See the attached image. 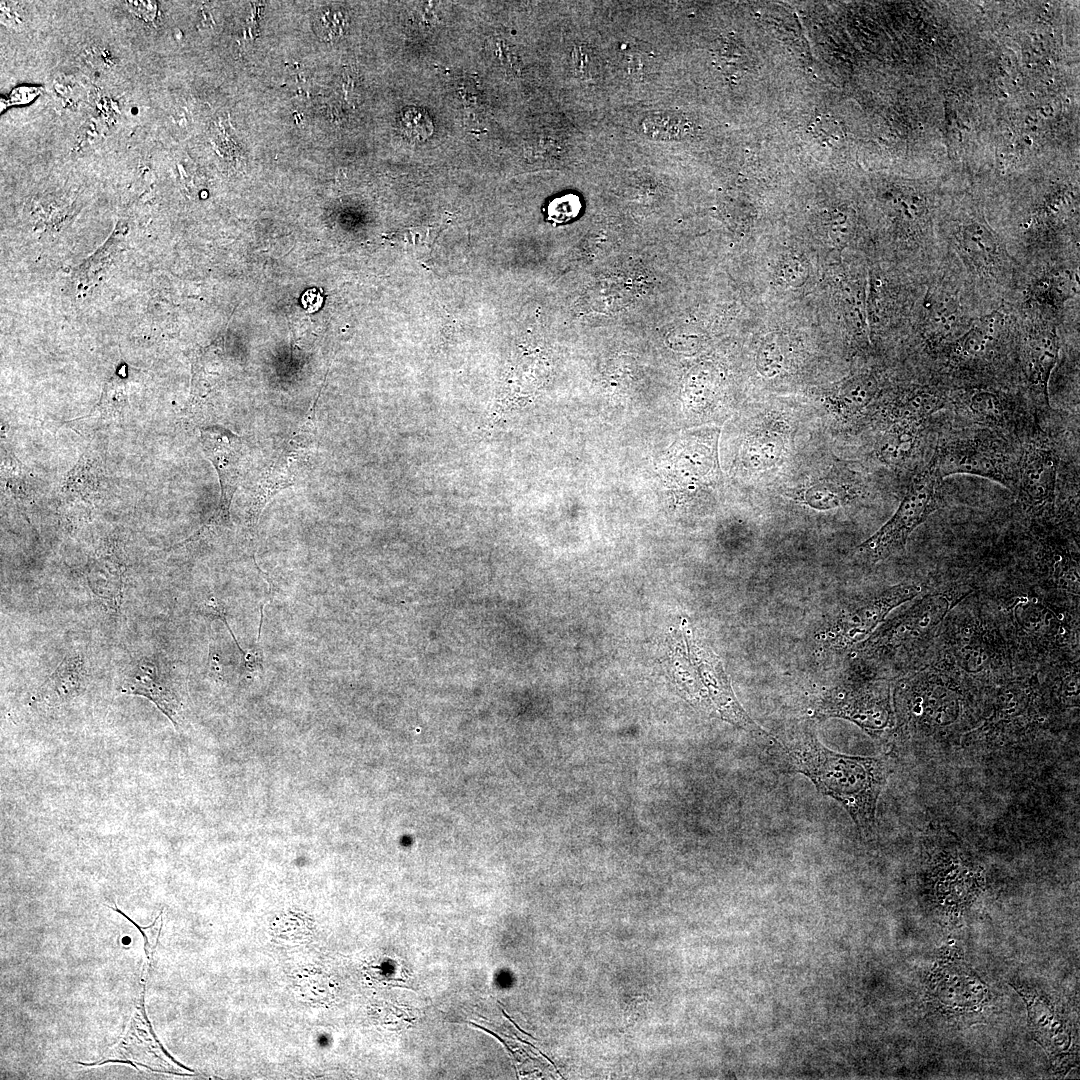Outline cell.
<instances>
[{
	"label": "cell",
	"mask_w": 1080,
	"mask_h": 1080,
	"mask_svg": "<svg viewBox=\"0 0 1080 1080\" xmlns=\"http://www.w3.org/2000/svg\"><path fill=\"white\" fill-rule=\"evenodd\" d=\"M641 131L657 140H681L693 132V124L680 114L661 112L644 118Z\"/></svg>",
	"instance_id": "22"
},
{
	"label": "cell",
	"mask_w": 1080,
	"mask_h": 1080,
	"mask_svg": "<svg viewBox=\"0 0 1080 1080\" xmlns=\"http://www.w3.org/2000/svg\"><path fill=\"white\" fill-rule=\"evenodd\" d=\"M315 290L316 289L309 290L304 294L308 296V305L306 306V308L317 309L320 306V304H317V302H315V298L320 297V294H314Z\"/></svg>",
	"instance_id": "30"
},
{
	"label": "cell",
	"mask_w": 1080,
	"mask_h": 1080,
	"mask_svg": "<svg viewBox=\"0 0 1080 1080\" xmlns=\"http://www.w3.org/2000/svg\"><path fill=\"white\" fill-rule=\"evenodd\" d=\"M715 55L721 67L731 74L742 75L750 68V57L746 47L732 37H726L717 42Z\"/></svg>",
	"instance_id": "26"
},
{
	"label": "cell",
	"mask_w": 1080,
	"mask_h": 1080,
	"mask_svg": "<svg viewBox=\"0 0 1080 1080\" xmlns=\"http://www.w3.org/2000/svg\"><path fill=\"white\" fill-rule=\"evenodd\" d=\"M123 567L115 560L102 558L88 567L87 580L92 592L110 609H118L122 599Z\"/></svg>",
	"instance_id": "20"
},
{
	"label": "cell",
	"mask_w": 1080,
	"mask_h": 1080,
	"mask_svg": "<svg viewBox=\"0 0 1080 1080\" xmlns=\"http://www.w3.org/2000/svg\"><path fill=\"white\" fill-rule=\"evenodd\" d=\"M876 391L877 385L872 378H856L842 390L838 399L839 409L845 415H853L868 405Z\"/></svg>",
	"instance_id": "24"
},
{
	"label": "cell",
	"mask_w": 1080,
	"mask_h": 1080,
	"mask_svg": "<svg viewBox=\"0 0 1080 1080\" xmlns=\"http://www.w3.org/2000/svg\"><path fill=\"white\" fill-rule=\"evenodd\" d=\"M940 479L953 474H970L1015 488L1017 479L1006 453L987 439H966L948 443L931 458Z\"/></svg>",
	"instance_id": "10"
},
{
	"label": "cell",
	"mask_w": 1080,
	"mask_h": 1080,
	"mask_svg": "<svg viewBox=\"0 0 1080 1080\" xmlns=\"http://www.w3.org/2000/svg\"><path fill=\"white\" fill-rule=\"evenodd\" d=\"M1058 456L1046 443L1032 444L1021 467L1019 491L1023 503L1036 513L1053 505L1057 481Z\"/></svg>",
	"instance_id": "13"
},
{
	"label": "cell",
	"mask_w": 1080,
	"mask_h": 1080,
	"mask_svg": "<svg viewBox=\"0 0 1080 1080\" xmlns=\"http://www.w3.org/2000/svg\"><path fill=\"white\" fill-rule=\"evenodd\" d=\"M1076 277L1068 268H1050L1032 280L1027 288V302L1037 307L1042 315L1058 313L1066 301L1077 294Z\"/></svg>",
	"instance_id": "15"
},
{
	"label": "cell",
	"mask_w": 1080,
	"mask_h": 1080,
	"mask_svg": "<svg viewBox=\"0 0 1080 1080\" xmlns=\"http://www.w3.org/2000/svg\"><path fill=\"white\" fill-rule=\"evenodd\" d=\"M593 56L585 46H579L574 51V64L576 71L583 77H588L593 67Z\"/></svg>",
	"instance_id": "28"
},
{
	"label": "cell",
	"mask_w": 1080,
	"mask_h": 1080,
	"mask_svg": "<svg viewBox=\"0 0 1080 1080\" xmlns=\"http://www.w3.org/2000/svg\"><path fill=\"white\" fill-rule=\"evenodd\" d=\"M949 248L955 253L971 284L988 293L1004 292L1015 275L1007 245L978 223L953 233Z\"/></svg>",
	"instance_id": "7"
},
{
	"label": "cell",
	"mask_w": 1080,
	"mask_h": 1080,
	"mask_svg": "<svg viewBox=\"0 0 1080 1080\" xmlns=\"http://www.w3.org/2000/svg\"><path fill=\"white\" fill-rule=\"evenodd\" d=\"M200 441L205 456L215 467L221 487L219 505L209 520L190 538L197 540L217 527H230V507L247 463V451L241 437L217 425L201 429Z\"/></svg>",
	"instance_id": "9"
},
{
	"label": "cell",
	"mask_w": 1080,
	"mask_h": 1080,
	"mask_svg": "<svg viewBox=\"0 0 1080 1080\" xmlns=\"http://www.w3.org/2000/svg\"><path fill=\"white\" fill-rule=\"evenodd\" d=\"M964 313L960 290L947 282L930 286L922 299L921 328L923 338L936 347H946L973 323Z\"/></svg>",
	"instance_id": "11"
},
{
	"label": "cell",
	"mask_w": 1080,
	"mask_h": 1080,
	"mask_svg": "<svg viewBox=\"0 0 1080 1080\" xmlns=\"http://www.w3.org/2000/svg\"><path fill=\"white\" fill-rule=\"evenodd\" d=\"M127 5L134 14L146 21H152L157 13V3L154 1H127Z\"/></svg>",
	"instance_id": "29"
},
{
	"label": "cell",
	"mask_w": 1080,
	"mask_h": 1080,
	"mask_svg": "<svg viewBox=\"0 0 1080 1080\" xmlns=\"http://www.w3.org/2000/svg\"><path fill=\"white\" fill-rule=\"evenodd\" d=\"M922 583H900L860 597L843 607L817 633L825 650H846L868 637L896 607L917 597Z\"/></svg>",
	"instance_id": "6"
},
{
	"label": "cell",
	"mask_w": 1080,
	"mask_h": 1080,
	"mask_svg": "<svg viewBox=\"0 0 1080 1080\" xmlns=\"http://www.w3.org/2000/svg\"><path fill=\"white\" fill-rule=\"evenodd\" d=\"M121 691L130 695L143 696L177 726L179 704L174 692L160 676L155 663H139L134 673L123 684Z\"/></svg>",
	"instance_id": "16"
},
{
	"label": "cell",
	"mask_w": 1080,
	"mask_h": 1080,
	"mask_svg": "<svg viewBox=\"0 0 1080 1080\" xmlns=\"http://www.w3.org/2000/svg\"><path fill=\"white\" fill-rule=\"evenodd\" d=\"M315 403L302 424L284 442L272 464L257 483L245 515V529L255 535L268 502L281 490L293 486L311 463L316 448Z\"/></svg>",
	"instance_id": "8"
},
{
	"label": "cell",
	"mask_w": 1080,
	"mask_h": 1080,
	"mask_svg": "<svg viewBox=\"0 0 1080 1080\" xmlns=\"http://www.w3.org/2000/svg\"><path fill=\"white\" fill-rule=\"evenodd\" d=\"M83 661L79 654L66 656L39 689L37 701H65L75 696L83 679Z\"/></svg>",
	"instance_id": "18"
},
{
	"label": "cell",
	"mask_w": 1080,
	"mask_h": 1080,
	"mask_svg": "<svg viewBox=\"0 0 1080 1080\" xmlns=\"http://www.w3.org/2000/svg\"><path fill=\"white\" fill-rule=\"evenodd\" d=\"M846 499V489L832 479H823L811 485L805 491L803 497L807 505L817 510L836 508L842 505Z\"/></svg>",
	"instance_id": "25"
},
{
	"label": "cell",
	"mask_w": 1080,
	"mask_h": 1080,
	"mask_svg": "<svg viewBox=\"0 0 1080 1080\" xmlns=\"http://www.w3.org/2000/svg\"><path fill=\"white\" fill-rule=\"evenodd\" d=\"M897 733L944 737L964 722V694L951 679L924 672L901 680L892 697Z\"/></svg>",
	"instance_id": "2"
},
{
	"label": "cell",
	"mask_w": 1080,
	"mask_h": 1080,
	"mask_svg": "<svg viewBox=\"0 0 1080 1080\" xmlns=\"http://www.w3.org/2000/svg\"><path fill=\"white\" fill-rule=\"evenodd\" d=\"M945 406L944 396L936 389L922 387L903 402L898 419L926 423L928 418Z\"/></svg>",
	"instance_id": "23"
},
{
	"label": "cell",
	"mask_w": 1080,
	"mask_h": 1080,
	"mask_svg": "<svg viewBox=\"0 0 1080 1080\" xmlns=\"http://www.w3.org/2000/svg\"><path fill=\"white\" fill-rule=\"evenodd\" d=\"M1021 993L1027 1002L1030 1024L1034 1027L1033 1030L1038 1041L1042 1043L1051 1058H1054L1056 1054L1066 1053L1065 1051L1070 1045L1069 1033L1063 1023L1059 1021L1058 1016L1054 1013L1052 1021H1047L1046 1003H1043L1037 995L1035 997L1029 992L1024 993L1021 991Z\"/></svg>",
	"instance_id": "17"
},
{
	"label": "cell",
	"mask_w": 1080,
	"mask_h": 1080,
	"mask_svg": "<svg viewBox=\"0 0 1080 1080\" xmlns=\"http://www.w3.org/2000/svg\"><path fill=\"white\" fill-rule=\"evenodd\" d=\"M813 716L819 720H848L873 739H884L895 729L890 685L882 679L853 680L835 685L818 698Z\"/></svg>",
	"instance_id": "4"
},
{
	"label": "cell",
	"mask_w": 1080,
	"mask_h": 1080,
	"mask_svg": "<svg viewBox=\"0 0 1080 1080\" xmlns=\"http://www.w3.org/2000/svg\"><path fill=\"white\" fill-rule=\"evenodd\" d=\"M1013 319L994 310L974 320L968 330L945 348L950 363L972 365L988 361L1002 350L1013 334Z\"/></svg>",
	"instance_id": "12"
},
{
	"label": "cell",
	"mask_w": 1080,
	"mask_h": 1080,
	"mask_svg": "<svg viewBox=\"0 0 1080 1080\" xmlns=\"http://www.w3.org/2000/svg\"><path fill=\"white\" fill-rule=\"evenodd\" d=\"M810 131L819 141L830 146L836 145L845 136L843 125L829 115H817L810 124Z\"/></svg>",
	"instance_id": "27"
},
{
	"label": "cell",
	"mask_w": 1080,
	"mask_h": 1080,
	"mask_svg": "<svg viewBox=\"0 0 1080 1080\" xmlns=\"http://www.w3.org/2000/svg\"><path fill=\"white\" fill-rule=\"evenodd\" d=\"M1059 339L1054 327H1033L1023 346L1024 368L1036 404L1048 406V383L1058 360Z\"/></svg>",
	"instance_id": "14"
},
{
	"label": "cell",
	"mask_w": 1080,
	"mask_h": 1080,
	"mask_svg": "<svg viewBox=\"0 0 1080 1080\" xmlns=\"http://www.w3.org/2000/svg\"><path fill=\"white\" fill-rule=\"evenodd\" d=\"M924 423L908 419H898L885 434L880 448V458L890 464L907 461L916 451Z\"/></svg>",
	"instance_id": "19"
},
{
	"label": "cell",
	"mask_w": 1080,
	"mask_h": 1080,
	"mask_svg": "<svg viewBox=\"0 0 1080 1080\" xmlns=\"http://www.w3.org/2000/svg\"><path fill=\"white\" fill-rule=\"evenodd\" d=\"M966 593L963 589L952 588L921 597L870 635L860 646L862 652L882 658L924 647Z\"/></svg>",
	"instance_id": "3"
},
{
	"label": "cell",
	"mask_w": 1080,
	"mask_h": 1080,
	"mask_svg": "<svg viewBox=\"0 0 1080 1080\" xmlns=\"http://www.w3.org/2000/svg\"><path fill=\"white\" fill-rule=\"evenodd\" d=\"M940 481L935 466L929 464L916 474L892 517L857 548V555L868 563H877L901 551L914 530L937 508Z\"/></svg>",
	"instance_id": "5"
},
{
	"label": "cell",
	"mask_w": 1080,
	"mask_h": 1080,
	"mask_svg": "<svg viewBox=\"0 0 1080 1080\" xmlns=\"http://www.w3.org/2000/svg\"><path fill=\"white\" fill-rule=\"evenodd\" d=\"M964 411L975 421L999 426L1007 420V405L997 392L978 389L969 391L961 400Z\"/></svg>",
	"instance_id": "21"
},
{
	"label": "cell",
	"mask_w": 1080,
	"mask_h": 1080,
	"mask_svg": "<svg viewBox=\"0 0 1080 1080\" xmlns=\"http://www.w3.org/2000/svg\"><path fill=\"white\" fill-rule=\"evenodd\" d=\"M773 738L794 771L809 778L818 792L843 806L860 836H874L878 799L890 770L885 757L831 750L809 724L795 726Z\"/></svg>",
	"instance_id": "1"
}]
</instances>
